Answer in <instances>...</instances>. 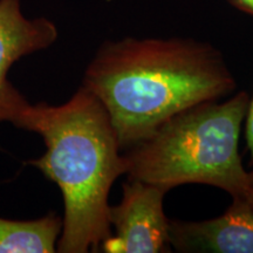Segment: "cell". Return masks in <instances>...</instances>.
Wrapping results in <instances>:
<instances>
[{
	"mask_svg": "<svg viewBox=\"0 0 253 253\" xmlns=\"http://www.w3.org/2000/svg\"><path fill=\"white\" fill-rule=\"evenodd\" d=\"M59 30L45 17L27 18L21 0H0V125H20L30 102L9 81V69L25 56L49 48Z\"/></svg>",
	"mask_w": 253,
	"mask_h": 253,
	"instance_id": "5b68a950",
	"label": "cell"
},
{
	"mask_svg": "<svg viewBox=\"0 0 253 253\" xmlns=\"http://www.w3.org/2000/svg\"><path fill=\"white\" fill-rule=\"evenodd\" d=\"M18 129L42 137L46 151L28 164L58 185L63 199L56 252H100L112 236L109 192L126 163L108 113L80 87L67 102L30 104Z\"/></svg>",
	"mask_w": 253,
	"mask_h": 253,
	"instance_id": "7a4b0ae2",
	"label": "cell"
},
{
	"mask_svg": "<svg viewBox=\"0 0 253 253\" xmlns=\"http://www.w3.org/2000/svg\"><path fill=\"white\" fill-rule=\"evenodd\" d=\"M219 217L202 221L170 220L169 244L178 252L253 253V207L232 198Z\"/></svg>",
	"mask_w": 253,
	"mask_h": 253,
	"instance_id": "8992f818",
	"label": "cell"
},
{
	"mask_svg": "<svg viewBox=\"0 0 253 253\" xmlns=\"http://www.w3.org/2000/svg\"><path fill=\"white\" fill-rule=\"evenodd\" d=\"M62 231V218L50 212L37 219L0 217V253H53Z\"/></svg>",
	"mask_w": 253,
	"mask_h": 253,
	"instance_id": "52a82bcc",
	"label": "cell"
},
{
	"mask_svg": "<svg viewBox=\"0 0 253 253\" xmlns=\"http://www.w3.org/2000/svg\"><path fill=\"white\" fill-rule=\"evenodd\" d=\"M249 181H250V185H251V188H253V171L249 172Z\"/></svg>",
	"mask_w": 253,
	"mask_h": 253,
	"instance_id": "8fae6325",
	"label": "cell"
},
{
	"mask_svg": "<svg viewBox=\"0 0 253 253\" xmlns=\"http://www.w3.org/2000/svg\"><path fill=\"white\" fill-rule=\"evenodd\" d=\"M168 191L160 186L128 178L122 186V199L109 207L112 236L100 252H169V224L163 209Z\"/></svg>",
	"mask_w": 253,
	"mask_h": 253,
	"instance_id": "277c9868",
	"label": "cell"
},
{
	"mask_svg": "<svg viewBox=\"0 0 253 253\" xmlns=\"http://www.w3.org/2000/svg\"><path fill=\"white\" fill-rule=\"evenodd\" d=\"M246 145H248V151L250 154V166L253 167V96L250 97V102L246 112Z\"/></svg>",
	"mask_w": 253,
	"mask_h": 253,
	"instance_id": "ba28073f",
	"label": "cell"
},
{
	"mask_svg": "<svg viewBox=\"0 0 253 253\" xmlns=\"http://www.w3.org/2000/svg\"><path fill=\"white\" fill-rule=\"evenodd\" d=\"M236 86L219 50L190 38L104 41L82 79L108 113L122 151L176 114L223 99Z\"/></svg>",
	"mask_w": 253,
	"mask_h": 253,
	"instance_id": "6da1fadb",
	"label": "cell"
},
{
	"mask_svg": "<svg viewBox=\"0 0 253 253\" xmlns=\"http://www.w3.org/2000/svg\"><path fill=\"white\" fill-rule=\"evenodd\" d=\"M250 95L196 104L167 120L123 154L128 178L169 191L184 184L219 188L231 197L251 189L239 154Z\"/></svg>",
	"mask_w": 253,
	"mask_h": 253,
	"instance_id": "3957f363",
	"label": "cell"
},
{
	"mask_svg": "<svg viewBox=\"0 0 253 253\" xmlns=\"http://www.w3.org/2000/svg\"><path fill=\"white\" fill-rule=\"evenodd\" d=\"M245 198L248 199V201L252 204V207H253V188L250 189V191L248 192V195L245 196Z\"/></svg>",
	"mask_w": 253,
	"mask_h": 253,
	"instance_id": "30bf717a",
	"label": "cell"
},
{
	"mask_svg": "<svg viewBox=\"0 0 253 253\" xmlns=\"http://www.w3.org/2000/svg\"><path fill=\"white\" fill-rule=\"evenodd\" d=\"M233 7L253 17V0H227Z\"/></svg>",
	"mask_w": 253,
	"mask_h": 253,
	"instance_id": "9c48e42d",
	"label": "cell"
}]
</instances>
